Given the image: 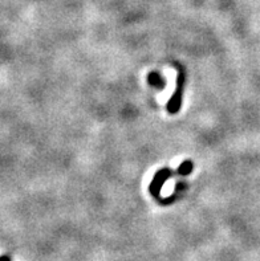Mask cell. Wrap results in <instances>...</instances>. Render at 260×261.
Segmentation results:
<instances>
[{"instance_id": "1", "label": "cell", "mask_w": 260, "mask_h": 261, "mask_svg": "<svg viewBox=\"0 0 260 261\" xmlns=\"http://www.w3.org/2000/svg\"><path fill=\"white\" fill-rule=\"evenodd\" d=\"M178 68V76H177V89L172 94V97L170 98V101L167 102V110L171 114H176L181 109L182 105V97H183V89H185V72L180 65H177Z\"/></svg>"}, {"instance_id": "2", "label": "cell", "mask_w": 260, "mask_h": 261, "mask_svg": "<svg viewBox=\"0 0 260 261\" xmlns=\"http://www.w3.org/2000/svg\"><path fill=\"white\" fill-rule=\"evenodd\" d=\"M171 175H174V171H171L170 168H162V170H159L157 174L154 175V178H153V182L150 183V187H149V191H150V194L153 196H154L157 200L159 198V194H161V188L162 186H163V183H165L167 179H169Z\"/></svg>"}, {"instance_id": "3", "label": "cell", "mask_w": 260, "mask_h": 261, "mask_svg": "<svg viewBox=\"0 0 260 261\" xmlns=\"http://www.w3.org/2000/svg\"><path fill=\"white\" fill-rule=\"evenodd\" d=\"M148 80H149V84H150L151 86L158 88V89L165 88L166 85L165 78H163L159 73H157V72H151V73L148 76Z\"/></svg>"}, {"instance_id": "4", "label": "cell", "mask_w": 260, "mask_h": 261, "mask_svg": "<svg viewBox=\"0 0 260 261\" xmlns=\"http://www.w3.org/2000/svg\"><path fill=\"white\" fill-rule=\"evenodd\" d=\"M193 167H194V164L191 160H185L182 164H181L180 167H178V170H177V174L178 175H189L193 171Z\"/></svg>"}, {"instance_id": "5", "label": "cell", "mask_w": 260, "mask_h": 261, "mask_svg": "<svg viewBox=\"0 0 260 261\" xmlns=\"http://www.w3.org/2000/svg\"><path fill=\"white\" fill-rule=\"evenodd\" d=\"M0 261H12V260H11L10 256H7V254H4V256H0Z\"/></svg>"}]
</instances>
